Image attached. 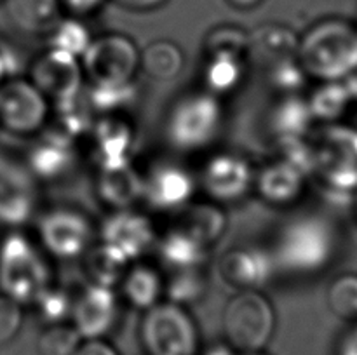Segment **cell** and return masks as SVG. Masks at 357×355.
Masks as SVG:
<instances>
[{
  "label": "cell",
  "instance_id": "6da1fadb",
  "mask_svg": "<svg viewBox=\"0 0 357 355\" xmlns=\"http://www.w3.org/2000/svg\"><path fill=\"white\" fill-rule=\"evenodd\" d=\"M338 244V232L330 219L321 214H302L279 230L271 256L275 270L309 277L333 263Z\"/></svg>",
  "mask_w": 357,
  "mask_h": 355
},
{
  "label": "cell",
  "instance_id": "7a4b0ae2",
  "mask_svg": "<svg viewBox=\"0 0 357 355\" xmlns=\"http://www.w3.org/2000/svg\"><path fill=\"white\" fill-rule=\"evenodd\" d=\"M298 63L307 77L330 82L357 73V24L344 17L314 23L298 42Z\"/></svg>",
  "mask_w": 357,
  "mask_h": 355
},
{
  "label": "cell",
  "instance_id": "3957f363",
  "mask_svg": "<svg viewBox=\"0 0 357 355\" xmlns=\"http://www.w3.org/2000/svg\"><path fill=\"white\" fill-rule=\"evenodd\" d=\"M47 254L40 244L21 232L7 230L0 239V294L21 306H31L52 282Z\"/></svg>",
  "mask_w": 357,
  "mask_h": 355
},
{
  "label": "cell",
  "instance_id": "277c9868",
  "mask_svg": "<svg viewBox=\"0 0 357 355\" xmlns=\"http://www.w3.org/2000/svg\"><path fill=\"white\" fill-rule=\"evenodd\" d=\"M223 125V106L209 90H190L171 104L166 117V139L174 150L194 153L208 148Z\"/></svg>",
  "mask_w": 357,
  "mask_h": 355
},
{
  "label": "cell",
  "instance_id": "5b68a950",
  "mask_svg": "<svg viewBox=\"0 0 357 355\" xmlns=\"http://www.w3.org/2000/svg\"><path fill=\"white\" fill-rule=\"evenodd\" d=\"M310 176L335 194L357 191V129L345 124H326L309 138Z\"/></svg>",
  "mask_w": 357,
  "mask_h": 355
},
{
  "label": "cell",
  "instance_id": "8992f818",
  "mask_svg": "<svg viewBox=\"0 0 357 355\" xmlns=\"http://www.w3.org/2000/svg\"><path fill=\"white\" fill-rule=\"evenodd\" d=\"M275 310L261 291H237L223 310L225 343L241 354L261 352L275 331Z\"/></svg>",
  "mask_w": 357,
  "mask_h": 355
},
{
  "label": "cell",
  "instance_id": "52a82bcc",
  "mask_svg": "<svg viewBox=\"0 0 357 355\" xmlns=\"http://www.w3.org/2000/svg\"><path fill=\"white\" fill-rule=\"evenodd\" d=\"M139 341L146 355H199V329L187 306L159 301L143 313Z\"/></svg>",
  "mask_w": 357,
  "mask_h": 355
},
{
  "label": "cell",
  "instance_id": "ba28073f",
  "mask_svg": "<svg viewBox=\"0 0 357 355\" xmlns=\"http://www.w3.org/2000/svg\"><path fill=\"white\" fill-rule=\"evenodd\" d=\"M139 49L124 33H105L93 38L80 56L84 77L91 86H117L132 82L139 70Z\"/></svg>",
  "mask_w": 357,
  "mask_h": 355
},
{
  "label": "cell",
  "instance_id": "9c48e42d",
  "mask_svg": "<svg viewBox=\"0 0 357 355\" xmlns=\"http://www.w3.org/2000/svg\"><path fill=\"white\" fill-rule=\"evenodd\" d=\"M38 244L47 256L58 260L82 258L94 244V226L86 212L58 205L40 216L37 225Z\"/></svg>",
  "mask_w": 357,
  "mask_h": 355
},
{
  "label": "cell",
  "instance_id": "30bf717a",
  "mask_svg": "<svg viewBox=\"0 0 357 355\" xmlns=\"http://www.w3.org/2000/svg\"><path fill=\"white\" fill-rule=\"evenodd\" d=\"M51 117L47 97L23 77H7L0 84V127L17 136L37 134Z\"/></svg>",
  "mask_w": 357,
  "mask_h": 355
},
{
  "label": "cell",
  "instance_id": "8fae6325",
  "mask_svg": "<svg viewBox=\"0 0 357 355\" xmlns=\"http://www.w3.org/2000/svg\"><path fill=\"white\" fill-rule=\"evenodd\" d=\"M38 205L37 180L24 160L0 152V226L16 230L26 225Z\"/></svg>",
  "mask_w": 357,
  "mask_h": 355
},
{
  "label": "cell",
  "instance_id": "7c38bea8",
  "mask_svg": "<svg viewBox=\"0 0 357 355\" xmlns=\"http://www.w3.org/2000/svg\"><path fill=\"white\" fill-rule=\"evenodd\" d=\"M255 174L250 160L234 152H218L209 157L197 178L199 187L216 204H234L253 191Z\"/></svg>",
  "mask_w": 357,
  "mask_h": 355
},
{
  "label": "cell",
  "instance_id": "4fadbf2b",
  "mask_svg": "<svg viewBox=\"0 0 357 355\" xmlns=\"http://www.w3.org/2000/svg\"><path fill=\"white\" fill-rule=\"evenodd\" d=\"M157 239L153 221L136 207L110 211L98 230V242L117 251L129 263L139 261L150 253Z\"/></svg>",
  "mask_w": 357,
  "mask_h": 355
},
{
  "label": "cell",
  "instance_id": "5bb4252c",
  "mask_svg": "<svg viewBox=\"0 0 357 355\" xmlns=\"http://www.w3.org/2000/svg\"><path fill=\"white\" fill-rule=\"evenodd\" d=\"M28 79L51 104L72 100L84 90V70L80 59L68 52L47 47L31 61Z\"/></svg>",
  "mask_w": 357,
  "mask_h": 355
},
{
  "label": "cell",
  "instance_id": "9a60e30c",
  "mask_svg": "<svg viewBox=\"0 0 357 355\" xmlns=\"http://www.w3.org/2000/svg\"><path fill=\"white\" fill-rule=\"evenodd\" d=\"M121 319V294L115 287L87 284L73 296L70 320L82 340L105 338L117 327Z\"/></svg>",
  "mask_w": 357,
  "mask_h": 355
},
{
  "label": "cell",
  "instance_id": "2e32d148",
  "mask_svg": "<svg viewBox=\"0 0 357 355\" xmlns=\"http://www.w3.org/2000/svg\"><path fill=\"white\" fill-rule=\"evenodd\" d=\"M197 184L187 167L162 160L143 174V200L159 212H178L192 202Z\"/></svg>",
  "mask_w": 357,
  "mask_h": 355
},
{
  "label": "cell",
  "instance_id": "e0dca14e",
  "mask_svg": "<svg viewBox=\"0 0 357 355\" xmlns=\"http://www.w3.org/2000/svg\"><path fill=\"white\" fill-rule=\"evenodd\" d=\"M309 173L300 164L286 155L268 160L255 174V187L258 197L268 205L288 207L303 197Z\"/></svg>",
  "mask_w": 357,
  "mask_h": 355
},
{
  "label": "cell",
  "instance_id": "ac0fdd59",
  "mask_svg": "<svg viewBox=\"0 0 357 355\" xmlns=\"http://www.w3.org/2000/svg\"><path fill=\"white\" fill-rule=\"evenodd\" d=\"M37 134L24 157V164L35 180L56 181L72 173L77 164L75 139L54 127Z\"/></svg>",
  "mask_w": 357,
  "mask_h": 355
},
{
  "label": "cell",
  "instance_id": "d6986e66",
  "mask_svg": "<svg viewBox=\"0 0 357 355\" xmlns=\"http://www.w3.org/2000/svg\"><path fill=\"white\" fill-rule=\"evenodd\" d=\"M87 139L91 157L98 169L121 166L131 160L135 129L131 122L119 113L98 115Z\"/></svg>",
  "mask_w": 357,
  "mask_h": 355
},
{
  "label": "cell",
  "instance_id": "ffe728a7",
  "mask_svg": "<svg viewBox=\"0 0 357 355\" xmlns=\"http://www.w3.org/2000/svg\"><path fill=\"white\" fill-rule=\"evenodd\" d=\"M222 281L237 291H260L275 274L271 253L258 247H234L218 261Z\"/></svg>",
  "mask_w": 357,
  "mask_h": 355
},
{
  "label": "cell",
  "instance_id": "44dd1931",
  "mask_svg": "<svg viewBox=\"0 0 357 355\" xmlns=\"http://www.w3.org/2000/svg\"><path fill=\"white\" fill-rule=\"evenodd\" d=\"M300 37L289 26L281 23H264L250 31L248 65L261 73L298 59Z\"/></svg>",
  "mask_w": 357,
  "mask_h": 355
},
{
  "label": "cell",
  "instance_id": "7402d4cb",
  "mask_svg": "<svg viewBox=\"0 0 357 355\" xmlns=\"http://www.w3.org/2000/svg\"><path fill=\"white\" fill-rule=\"evenodd\" d=\"M96 197L110 211L135 207L143 200V174L132 162L98 169L94 183Z\"/></svg>",
  "mask_w": 357,
  "mask_h": 355
},
{
  "label": "cell",
  "instance_id": "603a6c76",
  "mask_svg": "<svg viewBox=\"0 0 357 355\" xmlns=\"http://www.w3.org/2000/svg\"><path fill=\"white\" fill-rule=\"evenodd\" d=\"M307 97L300 94H284L268 113V131L279 143V148L307 139L314 124Z\"/></svg>",
  "mask_w": 357,
  "mask_h": 355
},
{
  "label": "cell",
  "instance_id": "cb8c5ba5",
  "mask_svg": "<svg viewBox=\"0 0 357 355\" xmlns=\"http://www.w3.org/2000/svg\"><path fill=\"white\" fill-rule=\"evenodd\" d=\"M174 226L183 230L190 237L211 249L227 232L229 218L222 204L216 202H188L178 211Z\"/></svg>",
  "mask_w": 357,
  "mask_h": 355
},
{
  "label": "cell",
  "instance_id": "d4e9b609",
  "mask_svg": "<svg viewBox=\"0 0 357 355\" xmlns=\"http://www.w3.org/2000/svg\"><path fill=\"white\" fill-rule=\"evenodd\" d=\"M2 6L7 21L26 35H47L63 13L59 0H2Z\"/></svg>",
  "mask_w": 357,
  "mask_h": 355
},
{
  "label": "cell",
  "instance_id": "484cf974",
  "mask_svg": "<svg viewBox=\"0 0 357 355\" xmlns=\"http://www.w3.org/2000/svg\"><path fill=\"white\" fill-rule=\"evenodd\" d=\"M155 249L160 263L167 268V271L206 267L211 253L209 247L202 246L199 240L174 225L157 239Z\"/></svg>",
  "mask_w": 357,
  "mask_h": 355
},
{
  "label": "cell",
  "instance_id": "4316f807",
  "mask_svg": "<svg viewBox=\"0 0 357 355\" xmlns=\"http://www.w3.org/2000/svg\"><path fill=\"white\" fill-rule=\"evenodd\" d=\"M357 97V75L345 80L321 82L319 87L307 97L314 120L335 124L340 120Z\"/></svg>",
  "mask_w": 357,
  "mask_h": 355
},
{
  "label": "cell",
  "instance_id": "83f0119b",
  "mask_svg": "<svg viewBox=\"0 0 357 355\" xmlns=\"http://www.w3.org/2000/svg\"><path fill=\"white\" fill-rule=\"evenodd\" d=\"M121 298L136 310H149L164 296V275L149 263L129 265L121 281Z\"/></svg>",
  "mask_w": 357,
  "mask_h": 355
},
{
  "label": "cell",
  "instance_id": "f1b7e54d",
  "mask_svg": "<svg viewBox=\"0 0 357 355\" xmlns=\"http://www.w3.org/2000/svg\"><path fill=\"white\" fill-rule=\"evenodd\" d=\"M246 66L248 58L243 54H232V52L204 54L202 82L206 90L218 97L234 93L246 75Z\"/></svg>",
  "mask_w": 357,
  "mask_h": 355
},
{
  "label": "cell",
  "instance_id": "f546056e",
  "mask_svg": "<svg viewBox=\"0 0 357 355\" xmlns=\"http://www.w3.org/2000/svg\"><path fill=\"white\" fill-rule=\"evenodd\" d=\"M183 66V49L176 42L167 40V38L153 40L139 52V70L153 80L166 82V80L176 79Z\"/></svg>",
  "mask_w": 357,
  "mask_h": 355
},
{
  "label": "cell",
  "instance_id": "4dcf8cb0",
  "mask_svg": "<svg viewBox=\"0 0 357 355\" xmlns=\"http://www.w3.org/2000/svg\"><path fill=\"white\" fill-rule=\"evenodd\" d=\"M82 258L84 270L91 284L107 285V287H115L121 284L126 270L131 265L122 254L101 242L93 244Z\"/></svg>",
  "mask_w": 357,
  "mask_h": 355
},
{
  "label": "cell",
  "instance_id": "1f68e13d",
  "mask_svg": "<svg viewBox=\"0 0 357 355\" xmlns=\"http://www.w3.org/2000/svg\"><path fill=\"white\" fill-rule=\"evenodd\" d=\"M51 113L54 117L52 127L61 131L63 134L70 136L75 141L79 138H87L94 120L98 118V113L93 110L84 90L72 100L52 104Z\"/></svg>",
  "mask_w": 357,
  "mask_h": 355
},
{
  "label": "cell",
  "instance_id": "d6a6232c",
  "mask_svg": "<svg viewBox=\"0 0 357 355\" xmlns=\"http://www.w3.org/2000/svg\"><path fill=\"white\" fill-rule=\"evenodd\" d=\"M208 292V274L204 267L169 271L164 278V296L167 301L188 306L201 301Z\"/></svg>",
  "mask_w": 357,
  "mask_h": 355
},
{
  "label": "cell",
  "instance_id": "836d02e7",
  "mask_svg": "<svg viewBox=\"0 0 357 355\" xmlns=\"http://www.w3.org/2000/svg\"><path fill=\"white\" fill-rule=\"evenodd\" d=\"M45 38H47V47L68 52L79 59L93 40L89 28L86 26L84 19L72 16L59 17V21L49 30Z\"/></svg>",
  "mask_w": 357,
  "mask_h": 355
},
{
  "label": "cell",
  "instance_id": "e575fe53",
  "mask_svg": "<svg viewBox=\"0 0 357 355\" xmlns=\"http://www.w3.org/2000/svg\"><path fill=\"white\" fill-rule=\"evenodd\" d=\"M86 96L98 115H114L121 113L136 103L138 87L135 80L117 86H91Z\"/></svg>",
  "mask_w": 357,
  "mask_h": 355
},
{
  "label": "cell",
  "instance_id": "d590c367",
  "mask_svg": "<svg viewBox=\"0 0 357 355\" xmlns=\"http://www.w3.org/2000/svg\"><path fill=\"white\" fill-rule=\"evenodd\" d=\"M326 301L331 312L342 320H357V274H342L330 282Z\"/></svg>",
  "mask_w": 357,
  "mask_h": 355
},
{
  "label": "cell",
  "instance_id": "8d00e7d4",
  "mask_svg": "<svg viewBox=\"0 0 357 355\" xmlns=\"http://www.w3.org/2000/svg\"><path fill=\"white\" fill-rule=\"evenodd\" d=\"M72 305L73 296L66 289L54 285L52 282L31 303L37 317L45 326L66 322L72 313Z\"/></svg>",
  "mask_w": 357,
  "mask_h": 355
},
{
  "label": "cell",
  "instance_id": "74e56055",
  "mask_svg": "<svg viewBox=\"0 0 357 355\" xmlns=\"http://www.w3.org/2000/svg\"><path fill=\"white\" fill-rule=\"evenodd\" d=\"M82 338L72 324H49L37 340L38 355H75Z\"/></svg>",
  "mask_w": 357,
  "mask_h": 355
},
{
  "label": "cell",
  "instance_id": "f35d334b",
  "mask_svg": "<svg viewBox=\"0 0 357 355\" xmlns=\"http://www.w3.org/2000/svg\"><path fill=\"white\" fill-rule=\"evenodd\" d=\"M250 31L236 24H218L208 31L204 38V54L211 52H232L248 58Z\"/></svg>",
  "mask_w": 357,
  "mask_h": 355
},
{
  "label": "cell",
  "instance_id": "ab89813d",
  "mask_svg": "<svg viewBox=\"0 0 357 355\" xmlns=\"http://www.w3.org/2000/svg\"><path fill=\"white\" fill-rule=\"evenodd\" d=\"M23 326V306L0 294V347L13 341Z\"/></svg>",
  "mask_w": 357,
  "mask_h": 355
},
{
  "label": "cell",
  "instance_id": "60d3db41",
  "mask_svg": "<svg viewBox=\"0 0 357 355\" xmlns=\"http://www.w3.org/2000/svg\"><path fill=\"white\" fill-rule=\"evenodd\" d=\"M105 2L107 0H59V6H61V10L68 13L72 17L86 19L100 13Z\"/></svg>",
  "mask_w": 357,
  "mask_h": 355
},
{
  "label": "cell",
  "instance_id": "b9f144b4",
  "mask_svg": "<svg viewBox=\"0 0 357 355\" xmlns=\"http://www.w3.org/2000/svg\"><path fill=\"white\" fill-rule=\"evenodd\" d=\"M75 355H119L110 343L98 338V340H84L77 348Z\"/></svg>",
  "mask_w": 357,
  "mask_h": 355
},
{
  "label": "cell",
  "instance_id": "7bdbcfd3",
  "mask_svg": "<svg viewBox=\"0 0 357 355\" xmlns=\"http://www.w3.org/2000/svg\"><path fill=\"white\" fill-rule=\"evenodd\" d=\"M114 2L131 10H153L164 6L167 0H114Z\"/></svg>",
  "mask_w": 357,
  "mask_h": 355
},
{
  "label": "cell",
  "instance_id": "ee69618b",
  "mask_svg": "<svg viewBox=\"0 0 357 355\" xmlns=\"http://www.w3.org/2000/svg\"><path fill=\"white\" fill-rule=\"evenodd\" d=\"M338 355H357V320L356 326L342 340L340 348H338Z\"/></svg>",
  "mask_w": 357,
  "mask_h": 355
},
{
  "label": "cell",
  "instance_id": "f6af8a7d",
  "mask_svg": "<svg viewBox=\"0 0 357 355\" xmlns=\"http://www.w3.org/2000/svg\"><path fill=\"white\" fill-rule=\"evenodd\" d=\"M227 2L239 10H250V9H255V7L260 6L264 0H227Z\"/></svg>",
  "mask_w": 357,
  "mask_h": 355
},
{
  "label": "cell",
  "instance_id": "bcb514c9",
  "mask_svg": "<svg viewBox=\"0 0 357 355\" xmlns=\"http://www.w3.org/2000/svg\"><path fill=\"white\" fill-rule=\"evenodd\" d=\"M9 77V73H7V66H6V61H3L2 54H0V84L3 82V80Z\"/></svg>",
  "mask_w": 357,
  "mask_h": 355
},
{
  "label": "cell",
  "instance_id": "7dc6e473",
  "mask_svg": "<svg viewBox=\"0 0 357 355\" xmlns=\"http://www.w3.org/2000/svg\"><path fill=\"white\" fill-rule=\"evenodd\" d=\"M239 355H265V354H261V352H255V354H239Z\"/></svg>",
  "mask_w": 357,
  "mask_h": 355
},
{
  "label": "cell",
  "instance_id": "c3c4849f",
  "mask_svg": "<svg viewBox=\"0 0 357 355\" xmlns=\"http://www.w3.org/2000/svg\"><path fill=\"white\" fill-rule=\"evenodd\" d=\"M356 214H357V198H356Z\"/></svg>",
  "mask_w": 357,
  "mask_h": 355
},
{
  "label": "cell",
  "instance_id": "681fc988",
  "mask_svg": "<svg viewBox=\"0 0 357 355\" xmlns=\"http://www.w3.org/2000/svg\"><path fill=\"white\" fill-rule=\"evenodd\" d=\"M0 129H2V127H0Z\"/></svg>",
  "mask_w": 357,
  "mask_h": 355
}]
</instances>
